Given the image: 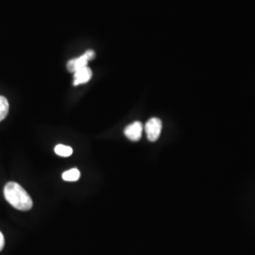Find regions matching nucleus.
Segmentation results:
<instances>
[{
    "label": "nucleus",
    "mask_w": 255,
    "mask_h": 255,
    "mask_svg": "<svg viewBox=\"0 0 255 255\" xmlns=\"http://www.w3.org/2000/svg\"><path fill=\"white\" fill-rule=\"evenodd\" d=\"M4 196L9 204L19 211H28L33 202L27 192L17 182H9L4 187Z\"/></svg>",
    "instance_id": "nucleus-1"
},
{
    "label": "nucleus",
    "mask_w": 255,
    "mask_h": 255,
    "mask_svg": "<svg viewBox=\"0 0 255 255\" xmlns=\"http://www.w3.org/2000/svg\"><path fill=\"white\" fill-rule=\"evenodd\" d=\"M96 57V53L94 50H87L84 54L70 60L67 63V69L69 72L74 73L82 68L88 66V63Z\"/></svg>",
    "instance_id": "nucleus-2"
},
{
    "label": "nucleus",
    "mask_w": 255,
    "mask_h": 255,
    "mask_svg": "<svg viewBox=\"0 0 255 255\" xmlns=\"http://www.w3.org/2000/svg\"><path fill=\"white\" fill-rule=\"evenodd\" d=\"M146 135L147 139L150 142H155L158 140V138L162 131V121L159 119H150L146 122Z\"/></svg>",
    "instance_id": "nucleus-3"
},
{
    "label": "nucleus",
    "mask_w": 255,
    "mask_h": 255,
    "mask_svg": "<svg viewBox=\"0 0 255 255\" xmlns=\"http://www.w3.org/2000/svg\"><path fill=\"white\" fill-rule=\"evenodd\" d=\"M143 131V125L141 122L135 121L125 128L124 133L131 141H138L141 139Z\"/></svg>",
    "instance_id": "nucleus-4"
},
{
    "label": "nucleus",
    "mask_w": 255,
    "mask_h": 255,
    "mask_svg": "<svg viewBox=\"0 0 255 255\" xmlns=\"http://www.w3.org/2000/svg\"><path fill=\"white\" fill-rule=\"evenodd\" d=\"M92 78V70L88 67L82 68L76 72H74V85H80L89 82Z\"/></svg>",
    "instance_id": "nucleus-5"
},
{
    "label": "nucleus",
    "mask_w": 255,
    "mask_h": 255,
    "mask_svg": "<svg viewBox=\"0 0 255 255\" xmlns=\"http://www.w3.org/2000/svg\"><path fill=\"white\" fill-rule=\"evenodd\" d=\"M81 178V172L77 168H72L63 173V179L66 182H77Z\"/></svg>",
    "instance_id": "nucleus-6"
},
{
    "label": "nucleus",
    "mask_w": 255,
    "mask_h": 255,
    "mask_svg": "<svg viewBox=\"0 0 255 255\" xmlns=\"http://www.w3.org/2000/svg\"><path fill=\"white\" fill-rule=\"evenodd\" d=\"M9 102L5 97L0 96V122L6 119L9 113Z\"/></svg>",
    "instance_id": "nucleus-7"
},
{
    "label": "nucleus",
    "mask_w": 255,
    "mask_h": 255,
    "mask_svg": "<svg viewBox=\"0 0 255 255\" xmlns=\"http://www.w3.org/2000/svg\"><path fill=\"white\" fill-rule=\"evenodd\" d=\"M55 153L62 157H69L70 155L73 153V149L70 146H65V145H57L55 146Z\"/></svg>",
    "instance_id": "nucleus-8"
},
{
    "label": "nucleus",
    "mask_w": 255,
    "mask_h": 255,
    "mask_svg": "<svg viewBox=\"0 0 255 255\" xmlns=\"http://www.w3.org/2000/svg\"><path fill=\"white\" fill-rule=\"evenodd\" d=\"M4 247H5V238L3 234L0 232V252L4 249Z\"/></svg>",
    "instance_id": "nucleus-9"
}]
</instances>
